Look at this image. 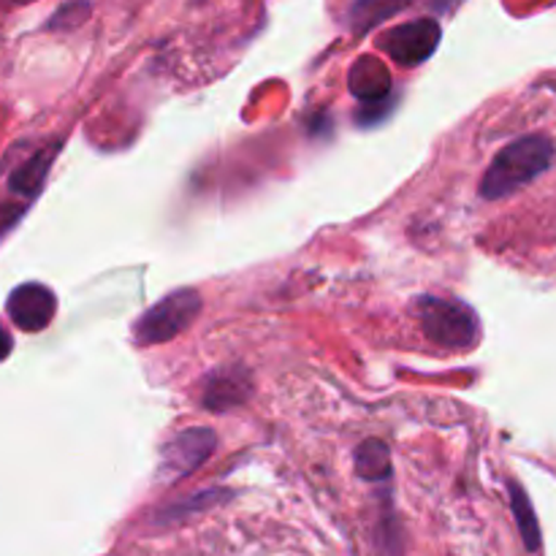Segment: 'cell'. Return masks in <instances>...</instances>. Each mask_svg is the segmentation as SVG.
Here are the masks:
<instances>
[{"label": "cell", "instance_id": "16", "mask_svg": "<svg viewBox=\"0 0 556 556\" xmlns=\"http://www.w3.org/2000/svg\"><path fill=\"white\" fill-rule=\"evenodd\" d=\"M434 11H454L462 0H427Z\"/></svg>", "mask_w": 556, "mask_h": 556}, {"label": "cell", "instance_id": "3", "mask_svg": "<svg viewBox=\"0 0 556 556\" xmlns=\"http://www.w3.org/2000/svg\"><path fill=\"white\" fill-rule=\"evenodd\" d=\"M201 315V293L195 288H179V291L166 293L157 304H152L147 313L139 315L134 324V340L139 348L163 345L174 337L182 334L193 326Z\"/></svg>", "mask_w": 556, "mask_h": 556}, {"label": "cell", "instance_id": "2", "mask_svg": "<svg viewBox=\"0 0 556 556\" xmlns=\"http://www.w3.org/2000/svg\"><path fill=\"white\" fill-rule=\"evenodd\" d=\"M416 315L429 342L445 351H470L481 337V320L476 309L459 299L421 296L416 302Z\"/></svg>", "mask_w": 556, "mask_h": 556}, {"label": "cell", "instance_id": "11", "mask_svg": "<svg viewBox=\"0 0 556 556\" xmlns=\"http://www.w3.org/2000/svg\"><path fill=\"white\" fill-rule=\"evenodd\" d=\"M356 472L364 481H386L391 476V454L383 440H364L356 448Z\"/></svg>", "mask_w": 556, "mask_h": 556}, {"label": "cell", "instance_id": "12", "mask_svg": "<svg viewBox=\"0 0 556 556\" xmlns=\"http://www.w3.org/2000/svg\"><path fill=\"white\" fill-rule=\"evenodd\" d=\"M510 503H514V514L516 521H519V530L521 538H525L527 548L535 552L541 546V530H538V519H535V510H532L530 500H527L525 489L519 483H510Z\"/></svg>", "mask_w": 556, "mask_h": 556}, {"label": "cell", "instance_id": "15", "mask_svg": "<svg viewBox=\"0 0 556 556\" xmlns=\"http://www.w3.org/2000/svg\"><path fill=\"white\" fill-rule=\"evenodd\" d=\"M11 351H14V340H11L9 329L0 324V362H5L11 356Z\"/></svg>", "mask_w": 556, "mask_h": 556}, {"label": "cell", "instance_id": "14", "mask_svg": "<svg viewBox=\"0 0 556 556\" xmlns=\"http://www.w3.org/2000/svg\"><path fill=\"white\" fill-rule=\"evenodd\" d=\"M27 204H0V239L5 237V233L11 231V228L16 226V223L22 220V215H25Z\"/></svg>", "mask_w": 556, "mask_h": 556}, {"label": "cell", "instance_id": "7", "mask_svg": "<svg viewBox=\"0 0 556 556\" xmlns=\"http://www.w3.org/2000/svg\"><path fill=\"white\" fill-rule=\"evenodd\" d=\"M253 394V383H250L248 372L239 367L217 369L210 380H206L204 391H201V402L206 410L228 413L233 407L244 405Z\"/></svg>", "mask_w": 556, "mask_h": 556}, {"label": "cell", "instance_id": "10", "mask_svg": "<svg viewBox=\"0 0 556 556\" xmlns=\"http://www.w3.org/2000/svg\"><path fill=\"white\" fill-rule=\"evenodd\" d=\"M410 3L413 0H353L345 16L348 27H351L353 36H364V33L380 27L400 11H405Z\"/></svg>", "mask_w": 556, "mask_h": 556}, {"label": "cell", "instance_id": "6", "mask_svg": "<svg viewBox=\"0 0 556 556\" xmlns=\"http://www.w3.org/2000/svg\"><path fill=\"white\" fill-rule=\"evenodd\" d=\"M5 313L16 329L36 334L52 324L54 313H58V296H54L52 288L41 286V282H22L11 291Z\"/></svg>", "mask_w": 556, "mask_h": 556}, {"label": "cell", "instance_id": "8", "mask_svg": "<svg viewBox=\"0 0 556 556\" xmlns=\"http://www.w3.org/2000/svg\"><path fill=\"white\" fill-rule=\"evenodd\" d=\"M348 81H351V92L362 103L383 101L391 92V74L378 58H358L348 74Z\"/></svg>", "mask_w": 556, "mask_h": 556}, {"label": "cell", "instance_id": "4", "mask_svg": "<svg viewBox=\"0 0 556 556\" xmlns=\"http://www.w3.org/2000/svg\"><path fill=\"white\" fill-rule=\"evenodd\" d=\"M440 22L432 16H421V20L402 22V25L386 30V36L380 38L378 47L389 54L394 63L405 65V68H416V65L427 63L440 47Z\"/></svg>", "mask_w": 556, "mask_h": 556}, {"label": "cell", "instance_id": "9", "mask_svg": "<svg viewBox=\"0 0 556 556\" xmlns=\"http://www.w3.org/2000/svg\"><path fill=\"white\" fill-rule=\"evenodd\" d=\"M58 152H60V144H52V147H47V150L33 152L25 163H20V166H16L9 177L11 193L25 195V199H36V195L41 193L43 182H47L49 168H52Z\"/></svg>", "mask_w": 556, "mask_h": 556}, {"label": "cell", "instance_id": "17", "mask_svg": "<svg viewBox=\"0 0 556 556\" xmlns=\"http://www.w3.org/2000/svg\"><path fill=\"white\" fill-rule=\"evenodd\" d=\"M25 3H33V0H0V5H5V9H11V5H25Z\"/></svg>", "mask_w": 556, "mask_h": 556}, {"label": "cell", "instance_id": "5", "mask_svg": "<svg viewBox=\"0 0 556 556\" xmlns=\"http://www.w3.org/2000/svg\"><path fill=\"white\" fill-rule=\"evenodd\" d=\"M217 445V434L210 427H193L182 429L179 434H174L161 451V472L163 481H179V478H188L190 472L199 470L206 459L212 456Z\"/></svg>", "mask_w": 556, "mask_h": 556}, {"label": "cell", "instance_id": "1", "mask_svg": "<svg viewBox=\"0 0 556 556\" xmlns=\"http://www.w3.org/2000/svg\"><path fill=\"white\" fill-rule=\"evenodd\" d=\"M554 163V144L548 136L530 134L521 139L510 141L508 147L494 155L492 166L486 168L481 179V195L486 201L505 199L516 193L525 185L535 182L541 174L548 172Z\"/></svg>", "mask_w": 556, "mask_h": 556}, {"label": "cell", "instance_id": "13", "mask_svg": "<svg viewBox=\"0 0 556 556\" xmlns=\"http://www.w3.org/2000/svg\"><path fill=\"white\" fill-rule=\"evenodd\" d=\"M87 16H90V3H87V0H71L63 9L54 11L52 20L47 22V27L49 30H74L81 22H87Z\"/></svg>", "mask_w": 556, "mask_h": 556}]
</instances>
